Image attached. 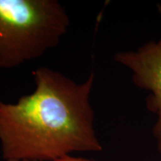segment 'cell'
<instances>
[{
	"label": "cell",
	"mask_w": 161,
	"mask_h": 161,
	"mask_svg": "<svg viewBox=\"0 0 161 161\" xmlns=\"http://www.w3.org/2000/svg\"><path fill=\"white\" fill-rule=\"evenodd\" d=\"M35 90L16 103L0 101L3 160L48 161L103 149L94 128L90 94L93 72L83 83L43 66L33 72Z\"/></svg>",
	"instance_id": "6da1fadb"
},
{
	"label": "cell",
	"mask_w": 161,
	"mask_h": 161,
	"mask_svg": "<svg viewBox=\"0 0 161 161\" xmlns=\"http://www.w3.org/2000/svg\"><path fill=\"white\" fill-rule=\"evenodd\" d=\"M69 25L58 0H0V69L42 57L57 47Z\"/></svg>",
	"instance_id": "7a4b0ae2"
},
{
	"label": "cell",
	"mask_w": 161,
	"mask_h": 161,
	"mask_svg": "<svg viewBox=\"0 0 161 161\" xmlns=\"http://www.w3.org/2000/svg\"><path fill=\"white\" fill-rule=\"evenodd\" d=\"M158 11L161 17L160 5ZM114 60L131 71L132 80L137 87L150 92L146 99V107L157 116L152 134L161 154V37L158 41L145 43L135 51L118 52Z\"/></svg>",
	"instance_id": "3957f363"
},
{
	"label": "cell",
	"mask_w": 161,
	"mask_h": 161,
	"mask_svg": "<svg viewBox=\"0 0 161 161\" xmlns=\"http://www.w3.org/2000/svg\"><path fill=\"white\" fill-rule=\"evenodd\" d=\"M3 161H31V160H3ZM48 161H95L92 160H90V159L80 158V157H74L72 155L63 157V158L55 159L52 160H48Z\"/></svg>",
	"instance_id": "277c9868"
}]
</instances>
